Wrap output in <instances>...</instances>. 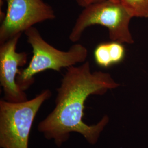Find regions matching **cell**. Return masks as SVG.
<instances>
[{
	"mask_svg": "<svg viewBox=\"0 0 148 148\" xmlns=\"http://www.w3.org/2000/svg\"><path fill=\"white\" fill-rule=\"evenodd\" d=\"M21 34L1 45L0 47V84L4 93L3 99L19 103L27 100V94L16 82L21 70L19 67L27 63V54L17 52L16 46Z\"/></svg>",
	"mask_w": 148,
	"mask_h": 148,
	"instance_id": "6",
	"label": "cell"
},
{
	"mask_svg": "<svg viewBox=\"0 0 148 148\" xmlns=\"http://www.w3.org/2000/svg\"><path fill=\"white\" fill-rule=\"evenodd\" d=\"M3 2V0H0V3H1V7L2 6V3Z\"/></svg>",
	"mask_w": 148,
	"mask_h": 148,
	"instance_id": "11",
	"label": "cell"
},
{
	"mask_svg": "<svg viewBox=\"0 0 148 148\" xmlns=\"http://www.w3.org/2000/svg\"><path fill=\"white\" fill-rule=\"evenodd\" d=\"M119 86L110 74L92 71L88 62L67 68L57 90L54 108L39 122L38 131L59 148L69 140L71 133H79L90 144L95 145L109 118L105 115L97 123L87 125L83 120L85 103L90 95H103Z\"/></svg>",
	"mask_w": 148,
	"mask_h": 148,
	"instance_id": "1",
	"label": "cell"
},
{
	"mask_svg": "<svg viewBox=\"0 0 148 148\" xmlns=\"http://www.w3.org/2000/svg\"><path fill=\"white\" fill-rule=\"evenodd\" d=\"M95 62L101 67L107 68L112 65L108 43H103L95 48L94 52Z\"/></svg>",
	"mask_w": 148,
	"mask_h": 148,
	"instance_id": "8",
	"label": "cell"
},
{
	"mask_svg": "<svg viewBox=\"0 0 148 148\" xmlns=\"http://www.w3.org/2000/svg\"><path fill=\"white\" fill-rule=\"evenodd\" d=\"M7 9L0 27V44H3L34 25L53 20L52 7L43 0H5Z\"/></svg>",
	"mask_w": 148,
	"mask_h": 148,
	"instance_id": "5",
	"label": "cell"
},
{
	"mask_svg": "<svg viewBox=\"0 0 148 148\" xmlns=\"http://www.w3.org/2000/svg\"><path fill=\"white\" fill-rule=\"evenodd\" d=\"M114 1H116V2H120V0H112Z\"/></svg>",
	"mask_w": 148,
	"mask_h": 148,
	"instance_id": "12",
	"label": "cell"
},
{
	"mask_svg": "<svg viewBox=\"0 0 148 148\" xmlns=\"http://www.w3.org/2000/svg\"><path fill=\"white\" fill-rule=\"evenodd\" d=\"M132 17L148 18V0H120Z\"/></svg>",
	"mask_w": 148,
	"mask_h": 148,
	"instance_id": "7",
	"label": "cell"
},
{
	"mask_svg": "<svg viewBox=\"0 0 148 148\" xmlns=\"http://www.w3.org/2000/svg\"><path fill=\"white\" fill-rule=\"evenodd\" d=\"M52 96L48 89L30 100L0 101V148H29L32 127L40 108Z\"/></svg>",
	"mask_w": 148,
	"mask_h": 148,
	"instance_id": "3",
	"label": "cell"
},
{
	"mask_svg": "<svg viewBox=\"0 0 148 148\" xmlns=\"http://www.w3.org/2000/svg\"><path fill=\"white\" fill-rule=\"evenodd\" d=\"M108 46L112 64L120 63L125 56V49L121 43L112 41L108 43Z\"/></svg>",
	"mask_w": 148,
	"mask_h": 148,
	"instance_id": "9",
	"label": "cell"
},
{
	"mask_svg": "<svg viewBox=\"0 0 148 148\" xmlns=\"http://www.w3.org/2000/svg\"><path fill=\"white\" fill-rule=\"evenodd\" d=\"M24 33L32 46V56L28 66L21 70L16 78L18 85L24 91L34 84L36 74L47 70L60 72L63 68L86 62L88 50L81 43H75L68 51H63L46 42L35 27L28 29Z\"/></svg>",
	"mask_w": 148,
	"mask_h": 148,
	"instance_id": "2",
	"label": "cell"
},
{
	"mask_svg": "<svg viewBox=\"0 0 148 148\" xmlns=\"http://www.w3.org/2000/svg\"><path fill=\"white\" fill-rule=\"evenodd\" d=\"M75 1L78 5L83 8H85L86 7L90 5L91 4L103 1L104 0H75Z\"/></svg>",
	"mask_w": 148,
	"mask_h": 148,
	"instance_id": "10",
	"label": "cell"
},
{
	"mask_svg": "<svg viewBox=\"0 0 148 148\" xmlns=\"http://www.w3.org/2000/svg\"><path fill=\"white\" fill-rule=\"evenodd\" d=\"M132 18L121 2L104 0L96 2L84 8L76 20L69 39L77 42L87 27L100 25L108 29L112 41L132 44L134 41L129 25Z\"/></svg>",
	"mask_w": 148,
	"mask_h": 148,
	"instance_id": "4",
	"label": "cell"
}]
</instances>
